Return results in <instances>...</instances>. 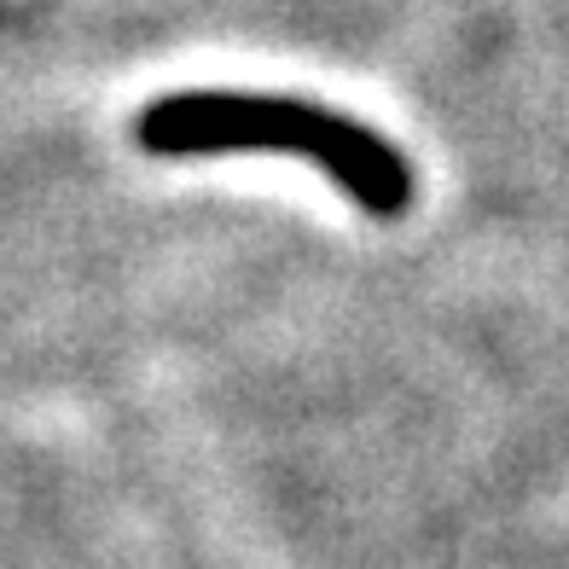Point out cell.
Wrapping results in <instances>:
<instances>
[{"instance_id":"1","label":"cell","mask_w":569,"mask_h":569,"mask_svg":"<svg viewBox=\"0 0 569 569\" xmlns=\"http://www.w3.org/2000/svg\"><path fill=\"white\" fill-rule=\"evenodd\" d=\"M151 151H279L326 169L372 216H401L412 198L407 158L338 111L279 93H169L140 117Z\"/></svg>"}]
</instances>
